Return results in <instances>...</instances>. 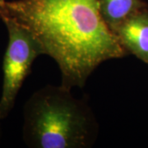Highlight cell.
I'll use <instances>...</instances> for the list:
<instances>
[{
  "label": "cell",
  "mask_w": 148,
  "mask_h": 148,
  "mask_svg": "<svg viewBox=\"0 0 148 148\" xmlns=\"http://www.w3.org/2000/svg\"><path fill=\"white\" fill-rule=\"evenodd\" d=\"M0 18L27 29L58 64L61 85L83 87L102 63L124 57L103 20L97 0H15L3 3Z\"/></svg>",
  "instance_id": "obj_1"
},
{
  "label": "cell",
  "mask_w": 148,
  "mask_h": 148,
  "mask_svg": "<svg viewBox=\"0 0 148 148\" xmlns=\"http://www.w3.org/2000/svg\"><path fill=\"white\" fill-rule=\"evenodd\" d=\"M72 89L48 85L36 91L23 108L22 137L32 148L91 147L99 124L84 99Z\"/></svg>",
  "instance_id": "obj_2"
},
{
  "label": "cell",
  "mask_w": 148,
  "mask_h": 148,
  "mask_svg": "<svg viewBox=\"0 0 148 148\" xmlns=\"http://www.w3.org/2000/svg\"><path fill=\"white\" fill-rule=\"evenodd\" d=\"M8 34L3 64V89L0 97V121L13 109L24 81L31 73L37 57L44 54L40 45L27 29L8 18H1Z\"/></svg>",
  "instance_id": "obj_3"
},
{
  "label": "cell",
  "mask_w": 148,
  "mask_h": 148,
  "mask_svg": "<svg viewBox=\"0 0 148 148\" xmlns=\"http://www.w3.org/2000/svg\"><path fill=\"white\" fill-rule=\"evenodd\" d=\"M112 32L127 53L148 64V8L141 7Z\"/></svg>",
  "instance_id": "obj_4"
},
{
  "label": "cell",
  "mask_w": 148,
  "mask_h": 148,
  "mask_svg": "<svg viewBox=\"0 0 148 148\" xmlns=\"http://www.w3.org/2000/svg\"><path fill=\"white\" fill-rule=\"evenodd\" d=\"M103 20L113 31L144 4L141 0H97Z\"/></svg>",
  "instance_id": "obj_5"
},
{
  "label": "cell",
  "mask_w": 148,
  "mask_h": 148,
  "mask_svg": "<svg viewBox=\"0 0 148 148\" xmlns=\"http://www.w3.org/2000/svg\"><path fill=\"white\" fill-rule=\"evenodd\" d=\"M5 2H6V0H0V9H1V8L3 7V3H4Z\"/></svg>",
  "instance_id": "obj_6"
},
{
  "label": "cell",
  "mask_w": 148,
  "mask_h": 148,
  "mask_svg": "<svg viewBox=\"0 0 148 148\" xmlns=\"http://www.w3.org/2000/svg\"><path fill=\"white\" fill-rule=\"evenodd\" d=\"M1 136H2V130H1V126H0V140H1Z\"/></svg>",
  "instance_id": "obj_7"
}]
</instances>
